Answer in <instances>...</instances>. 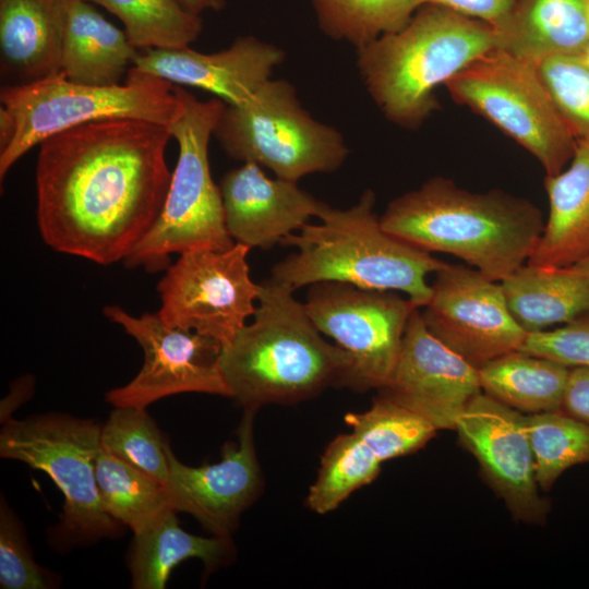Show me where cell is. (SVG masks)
Listing matches in <instances>:
<instances>
[{
    "label": "cell",
    "instance_id": "18",
    "mask_svg": "<svg viewBox=\"0 0 589 589\" xmlns=\"http://www.w3.org/2000/svg\"><path fill=\"white\" fill-rule=\"evenodd\" d=\"M256 411L244 410L238 441L225 444L220 461L191 467L168 452V491L177 512L188 513L213 536L231 537L242 513L260 496L263 473L255 452Z\"/></svg>",
    "mask_w": 589,
    "mask_h": 589
},
{
    "label": "cell",
    "instance_id": "5",
    "mask_svg": "<svg viewBox=\"0 0 589 589\" xmlns=\"http://www.w3.org/2000/svg\"><path fill=\"white\" fill-rule=\"evenodd\" d=\"M493 49L492 25L423 4L402 29L357 48V65L386 118L416 128L436 108L435 88Z\"/></svg>",
    "mask_w": 589,
    "mask_h": 589
},
{
    "label": "cell",
    "instance_id": "31",
    "mask_svg": "<svg viewBox=\"0 0 589 589\" xmlns=\"http://www.w3.org/2000/svg\"><path fill=\"white\" fill-rule=\"evenodd\" d=\"M145 409L115 407L101 425V448L167 488L170 445Z\"/></svg>",
    "mask_w": 589,
    "mask_h": 589
},
{
    "label": "cell",
    "instance_id": "27",
    "mask_svg": "<svg viewBox=\"0 0 589 589\" xmlns=\"http://www.w3.org/2000/svg\"><path fill=\"white\" fill-rule=\"evenodd\" d=\"M482 392L529 414L558 411L570 369L520 350L490 360L478 369Z\"/></svg>",
    "mask_w": 589,
    "mask_h": 589
},
{
    "label": "cell",
    "instance_id": "6",
    "mask_svg": "<svg viewBox=\"0 0 589 589\" xmlns=\"http://www.w3.org/2000/svg\"><path fill=\"white\" fill-rule=\"evenodd\" d=\"M173 91L181 111L168 127L179 155L161 212L153 227L123 261L149 273L167 269L170 255L196 249L235 245L226 224L219 185L209 169L208 144L226 108L219 98L199 100L179 85Z\"/></svg>",
    "mask_w": 589,
    "mask_h": 589
},
{
    "label": "cell",
    "instance_id": "16",
    "mask_svg": "<svg viewBox=\"0 0 589 589\" xmlns=\"http://www.w3.org/2000/svg\"><path fill=\"white\" fill-rule=\"evenodd\" d=\"M456 430L512 514L528 524L544 522L550 505L539 494L525 416L480 392L459 417Z\"/></svg>",
    "mask_w": 589,
    "mask_h": 589
},
{
    "label": "cell",
    "instance_id": "3",
    "mask_svg": "<svg viewBox=\"0 0 589 589\" xmlns=\"http://www.w3.org/2000/svg\"><path fill=\"white\" fill-rule=\"evenodd\" d=\"M253 321L223 348L220 369L243 410L268 404H293L328 386H345L352 360L327 342L304 303L289 286L268 279L260 284Z\"/></svg>",
    "mask_w": 589,
    "mask_h": 589
},
{
    "label": "cell",
    "instance_id": "19",
    "mask_svg": "<svg viewBox=\"0 0 589 589\" xmlns=\"http://www.w3.org/2000/svg\"><path fill=\"white\" fill-rule=\"evenodd\" d=\"M225 224L231 239L268 250L316 217L322 201L296 181L272 179L254 163L225 173L219 183Z\"/></svg>",
    "mask_w": 589,
    "mask_h": 589
},
{
    "label": "cell",
    "instance_id": "4",
    "mask_svg": "<svg viewBox=\"0 0 589 589\" xmlns=\"http://www.w3.org/2000/svg\"><path fill=\"white\" fill-rule=\"evenodd\" d=\"M318 224H306L280 244L294 253L276 263L271 279L293 290L322 281L404 292L418 308L431 299L428 276L447 263L385 230L375 212V194L365 190L359 202L335 208L321 202Z\"/></svg>",
    "mask_w": 589,
    "mask_h": 589
},
{
    "label": "cell",
    "instance_id": "11",
    "mask_svg": "<svg viewBox=\"0 0 589 589\" xmlns=\"http://www.w3.org/2000/svg\"><path fill=\"white\" fill-rule=\"evenodd\" d=\"M304 308L316 328L351 357L345 386L364 392L386 385L418 306L397 291L322 281L309 286Z\"/></svg>",
    "mask_w": 589,
    "mask_h": 589
},
{
    "label": "cell",
    "instance_id": "25",
    "mask_svg": "<svg viewBox=\"0 0 589 589\" xmlns=\"http://www.w3.org/2000/svg\"><path fill=\"white\" fill-rule=\"evenodd\" d=\"M139 53L124 31L86 0H68L61 73L89 85L120 84Z\"/></svg>",
    "mask_w": 589,
    "mask_h": 589
},
{
    "label": "cell",
    "instance_id": "34",
    "mask_svg": "<svg viewBox=\"0 0 589 589\" xmlns=\"http://www.w3.org/2000/svg\"><path fill=\"white\" fill-rule=\"evenodd\" d=\"M56 576L33 558L25 531L13 510L1 498L0 587L2 589H48Z\"/></svg>",
    "mask_w": 589,
    "mask_h": 589
},
{
    "label": "cell",
    "instance_id": "36",
    "mask_svg": "<svg viewBox=\"0 0 589 589\" xmlns=\"http://www.w3.org/2000/svg\"><path fill=\"white\" fill-rule=\"evenodd\" d=\"M517 0H422L423 4H436L459 14L483 21L493 27L510 12Z\"/></svg>",
    "mask_w": 589,
    "mask_h": 589
},
{
    "label": "cell",
    "instance_id": "17",
    "mask_svg": "<svg viewBox=\"0 0 589 589\" xmlns=\"http://www.w3.org/2000/svg\"><path fill=\"white\" fill-rule=\"evenodd\" d=\"M381 390L436 430L456 429L468 404L482 392L478 369L428 329L420 308L409 317L396 364Z\"/></svg>",
    "mask_w": 589,
    "mask_h": 589
},
{
    "label": "cell",
    "instance_id": "8",
    "mask_svg": "<svg viewBox=\"0 0 589 589\" xmlns=\"http://www.w3.org/2000/svg\"><path fill=\"white\" fill-rule=\"evenodd\" d=\"M101 425L56 412L2 422L0 456L44 471L62 492L63 513L56 536L63 543H92L122 530L105 510L96 481Z\"/></svg>",
    "mask_w": 589,
    "mask_h": 589
},
{
    "label": "cell",
    "instance_id": "35",
    "mask_svg": "<svg viewBox=\"0 0 589 589\" xmlns=\"http://www.w3.org/2000/svg\"><path fill=\"white\" fill-rule=\"evenodd\" d=\"M518 350L568 368H589V313L555 329L528 333Z\"/></svg>",
    "mask_w": 589,
    "mask_h": 589
},
{
    "label": "cell",
    "instance_id": "20",
    "mask_svg": "<svg viewBox=\"0 0 589 589\" xmlns=\"http://www.w3.org/2000/svg\"><path fill=\"white\" fill-rule=\"evenodd\" d=\"M283 60L278 47L245 36L215 53L190 47L139 50L132 67L173 85L204 89L235 106L251 98Z\"/></svg>",
    "mask_w": 589,
    "mask_h": 589
},
{
    "label": "cell",
    "instance_id": "24",
    "mask_svg": "<svg viewBox=\"0 0 589 589\" xmlns=\"http://www.w3.org/2000/svg\"><path fill=\"white\" fill-rule=\"evenodd\" d=\"M544 184L549 216L527 264L567 265L589 255V139L577 140L568 164Z\"/></svg>",
    "mask_w": 589,
    "mask_h": 589
},
{
    "label": "cell",
    "instance_id": "32",
    "mask_svg": "<svg viewBox=\"0 0 589 589\" xmlns=\"http://www.w3.org/2000/svg\"><path fill=\"white\" fill-rule=\"evenodd\" d=\"M539 488L551 489L569 467L589 462V423L562 410L525 416Z\"/></svg>",
    "mask_w": 589,
    "mask_h": 589
},
{
    "label": "cell",
    "instance_id": "40",
    "mask_svg": "<svg viewBox=\"0 0 589 589\" xmlns=\"http://www.w3.org/2000/svg\"><path fill=\"white\" fill-rule=\"evenodd\" d=\"M187 10L200 15L205 10H221L226 2L225 0H178Z\"/></svg>",
    "mask_w": 589,
    "mask_h": 589
},
{
    "label": "cell",
    "instance_id": "7",
    "mask_svg": "<svg viewBox=\"0 0 589 589\" xmlns=\"http://www.w3.org/2000/svg\"><path fill=\"white\" fill-rule=\"evenodd\" d=\"M0 100L14 117L16 130L0 152L1 181L10 168L52 134L79 124L133 118L169 127L181 111L173 84L131 67L124 83L89 85L62 73L1 88Z\"/></svg>",
    "mask_w": 589,
    "mask_h": 589
},
{
    "label": "cell",
    "instance_id": "1",
    "mask_svg": "<svg viewBox=\"0 0 589 589\" xmlns=\"http://www.w3.org/2000/svg\"><path fill=\"white\" fill-rule=\"evenodd\" d=\"M168 127L133 118L45 139L36 164L37 225L52 250L100 265L124 261L164 206Z\"/></svg>",
    "mask_w": 589,
    "mask_h": 589
},
{
    "label": "cell",
    "instance_id": "28",
    "mask_svg": "<svg viewBox=\"0 0 589 589\" xmlns=\"http://www.w3.org/2000/svg\"><path fill=\"white\" fill-rule=\"evenodd\" d=\"M95 472L105 510L134 534L175 509L165 485L103 448L96 458Z\"/></svg>",
    "mask_w": 589,
    "mask_h": 589
},
{
    "label": "cell",
    "instance_id": "26",
    "mask_svg": "<svg viewBox=\"0 0 589 589\" xmlns=\"http://www.w3.org/2000/svg\"><path fill=\"white\" fill-rule=\"evenodd\" d=\"M172 509L147 529L134 534L129 558L132 587L164 589L172 569L199 558L208 570L230 562L236 549L231 537H200L187 532Z\"/></svg>",
    "mask_w": 589,
    "mask_h": 589
},
{
    "label": "cell",
    "instance_id": "38",
    "mask_svg": "<svg viewBox=\"0 0 589 589\" xmlns=\"http://www.w3.org/2000/svg\"><path fill=\"white\" fill-rule=\"evenodd\" d=\"M34 390V378L25 375L14 381L11 385L9 395L1 402V422L9 420L11 412L22 402H24Z\"/></svg>",
    "mask_w": 589,
    "mask_h": 589
},
{
    "label": "cell",
    "instance_id": "9",
    "mask_svg": "<svg viewBox=\"0 0 589 589\" xmlns=\"http://www.w3.org/2000/svg\"><path fill=\"white\" fill-rule=\"evenodd\" d=\"M214 135L232 158L298 182L337 170L348 156L342 135L315 120L285 80H267L240 105H226Z\"/></svg>",
    "mask_w": 589,
    "mask_h": 589
},
{
    "label": "cell",
    "instance_id": "15",
    "mask_svg": "<svg viewBox=\"0 0 589 589\" xmlns=\"http://www.w3.org/2000/svg\"><path fill=\"white\" fill-rule=\"evenodd\" d=\"M434 275L421 315L437 339L477 369L521 347L528 333L514 318L500 281L448 263Z\"/></svg>",
    "mask_w": 589,
    "mask_h": 589
},
{
    "label": "cell",
    "instance_id": "2",
    "mask_svg": "<svg viewBox=\"0 0 589 589\" xmlns=\"http://www.w3.org/2000/svg\"><path fill=\"white\" fill-rule=\"evenodd\" d=\"M380 218L388 232L459 257L500 283L529 260L545 225L526 199L500 190L470 192L442 177L396 197Z\"/></svg>",
    "mask_w": 589,
    "mask_h": 589
},
{
    "label": "cell",
    "instance_id": "23",
    "mask_svg": "<svg viewBox=\"0 0 589 589\" xmlns=\"http://www.w3.org/2000/svg\"><path fill=\"white\" fill-rule=\"evenodd\" d=\"M501 284L514 318L527 333L589 313V255L563 266L526 263Z\"/></svg>",
    "mask_w": 589,
    "mask_h": 589
},
{
    "label": "cell",
    "instance_id": "29",
    "mask_svg": "<svg viewBox=\"0 0 589 589\" xmlns=\"http://www.w3.org/2000/svg\"><path fill=\"white\" fill-rule=\"evenodd\" d=\"M105 8L124 26L130 43L140 50L189 47L202 31L200 15L178 0H86Z\"/></svg>",
    "mask_w": 589,
    "mask_h": 589
},
{
    "label": "cell",
    "instance_id": "22",
    "mask_svg": "<svg viewBox=\"0 0 589 589\" xmlns=\"http://www.w3.org/2000/svg\"><path fill=\"white\" fill-rule=\"evenodd\" d=\"M493 29L495 49L532 64L580 55L589 43L586 0H517Z\"/></svg>",
    "mask_w": 589,
    "mask_h": 589
},
{
    "label": "cell",
    "instance_id": "37",
    "mask_svg": "<svg viewBox=\"0 0 589 589\" xmlns=\"http://www.w3.org/2000/svg\"><path fill=\"white\" fill-rule=\"evenodd\" d=\"M561 410L589 423V368L570 369Z\"/></svg>",
    "mask_w": 589,
    "mask_h": 589
},
{
    "label": "cell",
    "instance_id": "30",
    "mask_svg": "<svg viewBox=\"0 0 589 589\" xmlns=\"http://www.w3.org/2000/svg\"><path fill=\"white\" fill-rule=\"evenodd\" d=\"M323 33L356 48L402 29L422 0H311Z\"/></svg>",
    "mask_w": 589,
    "mask_h": 589
},
{
    "label": "cell",
    "instance_id": "21",
    "mask_svg": "<svg viewBox=\"0 0 589 589\" xmlns=\"http://www.w3.org/2000/svg\"><path fill=\"white\" fill-rule=\"evenodd\" d=\"M68 0H0L1 64L15 84L61 73Z\"/></svg>",
    "mask_w": 589,
    "mask_h": 589
},
{
    "label": "cell",
    "instance_id": "33",
    "mask_svg": "<svg viewBox=\"0 0 589 589\" xmlns=\"http://www.w3.org/2000/svg\"><path fill=\"white\" fill-rule=\"evenodd\" d=\"M536 65L576 140L589 139V67L580 55L553 56Z\"/></svg>",
    "mask_w": 589,
    "mask_h": 589
},
{
    "label": "cell",
    "instance_id": "13",
    "mask_svg": "<svg viewBox=\"0 0 589 589\" xmlns=\"http://www.w3.org/2000/svg\"><path fill=\"white\" fill-rule=\"evenodd\" d=\"M103 313L132 336L144 353L135 377L106 394L107 402L113 407L146 408L182 393L230 397L220 369L223 346L216 339L168 326L158 313L133 316L118 305H106Z\"/></svg>",
    "mask_w": 589,
    "mask_h": 589
},
{
    "label": "cell",
    "instance_id": "12",
    "mask_svg": "<svg viewBox=\"0 0 589 589\" xmlns=\"http://www.w3.org/2000/svg\"><path fill=\"white\" fill-rule=\"evenodd\" d=\"M251 249H196L180 254L157 285L165 324L209 336L228 346L254 315L261 286L250 276Z\"/></svg>",
    "mask_w": 589,
    "mask_h": 589
},
{
    "label": "cell",
    "instance_id": "39",
    "mask_svg": "<svg viewBox=\"0 0 589 589\" xmlns=\"http://www.w3.org/2000/svg\"><path fill=\"white\" fill-rule=\"evenodd\" d=\"M16 124L12 113L3 106L0 108V152L5 149L15 135Z\"/></svg>",
    "mask_w": 589,
    "mask_h": 589
},
{
    "label": "cell",
    "instance_id": "41",
    "mask_svg": "<svg viewBox=\"0 0 589 589\" xmlns=\"http://www.w3.org/2000/svg\"><path fill=\"white\" fill-rule=\"evenodd\" d=\"M580 57L584 60V62L589 67V43L587 44V46L580 53Z\"/></svg>",
    "mask_w": 589,
    "mask_h": 589
},
{
    "label": "cell",
    "instance_id": "42",
    "mask_svg": "<svg viewBox=\"0 0 589 589\" xmlns=\"http://www.w3.org/2000/svg\"><path fill=\"white\" fill-rule=\"evenodd\" d=\"M586 12H587V19L589 24V0H586Z\"/></svg>",
    "mask_w": 589,
    "mask_h": 589
},
{
    "label": "cell",
    "instance_id": "10",
    "mask_svg": "<svg viewBox=\"0 0 589 589\" xmlns=\"http://www.w3.org/2000/svg\"><path fill=\"white\" fill-rule=\"evenodd\" d=\"M471 108L525 147L546 176L561 172L577 140L557 110L536 64L493 49L445 84Z\"/></svg>",
    "mask_w": 589,
    "mask_h": 589
},
{
    "label": "cell",
    "instance_id": "14",
    "mask_svg": "<svg viewBox=\"0 0 589 589\" xmlns=\"http://www.w3.org/2000/svg\"><path fill=\"white\" fill-rule=\"evenodd\" d=\"M345 420L351 432L326 447L306 497L308 506L320 515L371 483L382 462L418 450L436 432L424 418L383 395L366 411L348 413Z\"/></svg>",
    "mask_w": 589,
    "mask_h": 589
}]
</instances>
